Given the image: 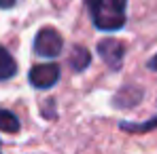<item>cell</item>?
Returning a JSON list of instances; mask_svg holds the SVG:
<instances>
[{
    "instance_id": "8",
    "label": "cell",
    "mask_w": 157,
    "mask_h": 154,
    "mask_svg": "<svg viewBox=\"0 0 157 154\" xmlns=\"http://www.w3.org/2000/svg\"><path fill=\"white\" fill-rule=\"evenodd\" d=\"M0 131H4V133H17L19 131V120L11 110H0Z\"/></svg>"
},
{
    "instance_id": "10",
    "label": "cell",
    "mask_w": 157,
    "mask_h": 154,
    "mask_svg": "<svg viewBox=\"0 0 157 154\" xmlns=\"http://www.w3.org/2000/svg\"><path fill=\"white\" fill-rule=\"evenodd\" d=\"M15 6V0H0V9H11Z\"/></svg>"
},
{
    "instance_id": "11",
    "label": "cell",
    "mask_w": 157,
    "mask_h": 154,
    "mask_svg": "<svg viewBox=\"0 0 157 154\" xmlns=\"http://www.w3.org/2000/svg\"><path fill=\"white\" fill-rule=\"evenodd\" d=\"M147 66H149V70H153V72H157V55L153 57V59H149V63H147Z\"/></svg>"
},
{
    "instance_id": "4",
    "label": "cell",
    "mask_w": 157,
    "mask_h": 154,
    "mask_svg": "<svg viewBox=\"0 0 157 154\" xmlns=\"http://www.w3.org/2000/svg\"><path fill=\"white\" fill-rule=\"evenodd\" d=\"M98 53L110 70H119L123 63V57H125V47H123V42H119L115 38H104L98 42Z\"/></svg>"
},
{
    "instance_id": "5",
    "label": "cell",
    "mask_w": 157,
    "mask_h": 154,
    "mask_svg": "<svg viewBox=\"0 0 157 154\" xmlns=\"http://www.w3.org/2000/svg\"><path fill=\"white\" fill-rule=\"evenodd\" d=\"M142 89L140 87H123L115 97H113V106L115 108H134L136 103L142 99Z\"/></svg>"
},
{
    "instance_id": "7",
    "label": "cell",
    "mask_w": 157,
    "mask_h": 154,
    "mask_svg": "<svg viewBox=\"0 0 157 154\" xmlns=\"http://www.w3.org/2000/svg\"><path fill=\"white\" fill-rule=\"evenodd\" d=\"M68 61H70V66H72L77 72H81V70H85V68L91 63V53L87 51L85 47H75Z\"/></svg>"
},
{
    "instance_id": "1",
    "label": "cell",
    "mask_w": 157,
    "mask_h": 154,
    "mask_svg": "<svg viewBox=\"0 0 157 154\" xmlns=\"http://www.w3.org/2000/svg\"><path fill=\"white\" fill-rule=\"evenodd\" d=\"M94 19V26L104 32H115L125 26L128 0H85Z\"/></svg>"
},
{
    "instance_id": "9",
    "label": "cell",
    "mask_w": 157,
    "mask_h": 154,
    "mask_svg": "<svg viewBox=\"0 0 157 154\" xmlns=\"http://www.w3.org/2000/svg\"><path fill=\"white\" fill-rule=\"evenodd\" d=\"M121 129H123V131H130V133H144V131L157 129V116L149 118V120H147V123H142V125H130V123H123Z\"/></svg>"
},
{
    "instance_id": "6",
    "label": "cell",
    "mask_w": 157,
    "mask_h": 154,
    "mask_svg": "<svg viewBox=\"0 0 157 154\" xmlns=\"http://www.w3.org/2000/svg\"><path fill=\"white\" fill-rule=\"evenodd\" d=\"M15 74H17V61L4 47H0V80H9Z\"/></svg>"
},
{
    "instance_id": "12",
    "label": "cell",
    "mask_w": 157,
    "mask_h": 154,
    "mask_svg": "<svg viewBox=\"0 0 157 154\" xmlns=\"http://www.w3.org/2000/svg\"><path fill=\"white\" fill-rule=\"evenodd\" d=\"M0 148H2V144H0Z\"/></svg>"
},
{
    "instance_id": "3",
    "label": "cell",
    "mask_w": 157,
    "mask_h": 154,
    "mask_svg": "<svg viewBox=\"0 0 157 154\" xmlns=\"http://www.w3.org/2000/svg\"><path fill=\"white\" fill-rule=\"evenodd\" d=\"M28 80L34 89H49L59 80V66H55V63L34 66L28 74Z\"/></svg>"
},
{
    "instance_id": "2",
    "label": "cell",
    "mask_w": 157,
    "mask_h": 154,
    "mask_svg": "<svg viewBox=\"0 0 157 154\" xmlns=\"http://www.w3.org/2000/svg\"><path fill=\"white\" fill-rule=\"evenodd\" d=\"M64 49V40L59 36L57 30L53 27H43L38 30L36 38H34V53L40 57H57Z\"/></svg>"
}]
</instances>
